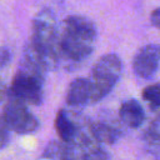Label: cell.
Wrapping results in <instances>:
<instances>
[{
	"mask_svg": "<svg viewBox=\"0 0 160 160\" xmlns=\"http://www.w3.org/2000/svg\"><path fill=\"white\" fill-rule=\"evenodd\" d=\"M96 36V25L89 18L81 15L68 16L59 32L60 58H65L72 64L82 62L94 51Z\"/></svg>",
	"mask_w": 160,
	"mask_h": 160,
	"instance_id": "1",
	"label": "cell"
},
{
	"mask_svg": "<svg viewBox=\"0 0 160 160\" xmlns=\"http://www.w3.org/2000/svg\"><path fill=\"white\" fill-rule=\"evenodd\" d=\"M11 60V51L6 46H0V69L5 68Z\"/></svg>",
	"mask_w": 160,
	"mask_h": 160,
	"instance_id": "13",
	"label": "cell"
},
{
	"mask_svg": "<svg viewBox=\"0 0 160 160\" xmlns=\"http://www.w3.org/2000/svg\"><path fill=\"white\" fill-rule=\"evenodd\" d=\"M25 50L36 56L46 70H51L59 64V30L55 15L50 9H42L35 15L30 41Z\"/></svg>",
	"mask_w": 160,
	"mask_h": 160,
	"instance_id": "2",
	"label": "cell"
},
{
	"mask_svg": "<svg viewBox=\"0 0 160 160\" xmlns=\"http://www.w3.org/2000/svg\"><path fill=\"white\" fill-rule=\"evenodd\" d=\"M46 68L30 52L24 50V56L15 72L9 89L10 98L25 104L40 105L44 100V80Z\"/></svg>",
	"mask_w": 160,
	"mask_h": 160,
	"instance_id": "3",
	"label": "cell"
},
{
	"mask_svg": "<svg viewBox=\"0 0 160 160\" xmlns=\"http://www.w3.org/2000/svg\"><path fill=\"white\" fill-rule=\"evenodd\" d=\"M142 99L150 105L152 110L160 109V82L146 86L142 90Z\"/></svg>",
	"mask_w": 160,
	"mask_h": 160,
	"instance_id": "12",
	"label": "cell"
},
{
	"mask_svg": "<svg viewBox=\"0 0 160 160\" xmlns=\"http://www.w3.org/2000/svg\"><path fill=\"white\" fill-rule=\"evenodd\" d=\"M156 120H159V121H160V112H159V115H158V119H156Z\"/></svg>",
	"mask_w": 160,
	"mask_h": 160,
	"instance_id": "16",
	"label": "cell"
},
{
	"mask_svg": "<svg viewBox=\"0 0 160 160\" xmlns=\"http://www.w3.org/2000/svg\"><path fill=\"white\" fill-rule=\"evenodd\" d=\"M122 71L121 59L116 54L102 55L91 70V100L90 104L102 100L114 89Z\"/></svg>",
	"mask_w": 160,
	"mask_h": 160,
	"instance_id": "4",
	"label": "cell"
},
{
	"mask_svg": "<svg viewBox=\"0 0 160 160\" xmlns=\"http://www.w3.org/2000/svg\"><path fill=\"white\" fill-rule=\"evenodd\" d=\"M2 120L9 130L18 134H30L39 129L40 122L38 118L30 111L28 104L10 98L4 106Z\"/></svg>",
	"mask_w": 160,
	"mask_h": 160,
	"instance_id": "5",
	"label": "cell"
},
{
	"mask_svg": "<svg viewBox=\"0 0 160 160\" xmlns=\"http://www.w3.org/2000/svg\"><path fill=\"white\" fill-rule=\"evenodd\" d=\"M119 118L121 122L131 129L140 128L145 121V111L140 102L135 99L124 101L119 109Z\"/></svg>",
	"mask_w": 160,
	"mask_h": 160,
	"instance_id": "8",
	"label": "cell"
},
{
	"mask_svg": "<svg viewBox=\"0 0 160 160\" xmlns=\"http://www.w3.org/2000/svg\"><path fill=\"white\" fill-rule=\"evenodd\" d=\"M5 96H6V89H5V86L0 82V102L5 99Z\"/></svg>",
	"mask_w": 160,
	"mask_h": 160,
	"instance_id": "15",
	"label": "cell"
},
{
	"mask_svg": "<svg viewBox=\"0 0 160 160\" xmlns=\"http://www.w3.org/2000/svg\"><path fill=\"white\" fill-rule=\"evenodd\" d=\"M160 66V45L148 44L138 50L132 60L135 75L144 80H150Z\"/></svg>",
	"mask_w": 160,
	"mask_h": 160,
	"instance_id": "6",
	"label": "cell"
},
{
	"mask_svg": "<svg viewBox=\"0 0 160 160\" xmlns=\"http://www.w3.org/2000/svg\"><path fill=\"white\" fill-rule=\"evenodd\" d=\"M91 100V85L90 80L85 78H78L72 80L66 91V104L72 108H82L90 104Z\"/></svg>",
	"mask_w": 160,
	"mask_h": 160,
	"instance_id": "7",
	"label": "cell"
},
{
	"mask_svg": "<svg viewBox=\"0 0 160 160\" xmlns=\"http://www.w3.org/2000/svg\"><path fill=\"white\" fill-rule=\"evenodd\" d=\"M150 22L152 26L160 29V8H156L155 10L151 11V15H150Z\"/></svg>",
	"mask_w": 160,
	"mask_h": 160,
	"instance_id": "14",
	"label": "cell"
},
{
	"mask_svg": "<svg viewBox=\"0 0 160 160\" xmlns=\"http://www.w3.org/2000/svg\"><path fill=\"white\" fill-rule=\"evenodd\" d=\"M88 131L92 140L98 144H114L121 135V130L114 124L106 121H91L88 125Z\"/></svg>",
	"mask_w": 160,
	"mask_h": 160,
	"instance_id": "9",
	"label": "cell"
},
{
	"mask_svg": "<svg viewBox=\"0 0 160 160\" xmlns=\"http://www.w3.org/2000/svg\"><path fill=\"white\" fill-rule=\"evenodd\" d=\"M55 129H56V132H58V135H59V138L62 142L72 141L78 136L79 130H80L78 124L71 119V116L64 109L59 110L58 114H56Z\"/></svg>",
	"mask_w": 160,
	"mask_h": 160,
	"instance_id": "10",
	"label": "cell"
},
{
	"mask_svg": "<svg viewBox=\"0 0 160 160\" xmlns=\"http://www.w3.org/2000/svg\"><path fill=\"white\" fill-rule=\"evenodd\" d=\"M144 142L151 154L160 156V121L155 120L144 131Z\"/></svg>",
	"mask_w": 160,
	"mask_h": 160,
	"instance_id": "11",
	"label": "cell"
}]
</instances>
